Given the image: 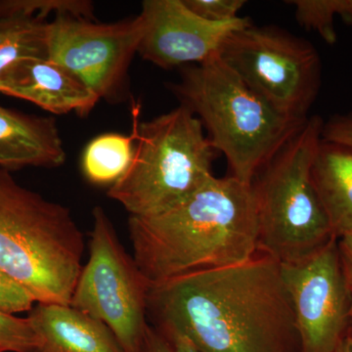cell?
Segmentation results:
<instances>
[{
  "label": "cell",
  "instance_id": "obj_1",
  "mask_svg": "<svg viewBox=\"0 0 352 352\" xmlns=\"http://www.w3.org/2000/svg\"><path fill=\"white\" fill-rule=\"evenodd\" d=\"M147 317L199 352H300L280 264L265 254L150 285Z\"/></svg>",
  "mask_w": 352,
  "mask_h": 352
},
{
  "label": "cell",
  "instance_id": "obj_2",
  "mask_svg": "<svg viewBox=\"0 0 352 352\" xmlns=\"http://www.w3.org/2000/svg\"><path fill=\"white\" fill-rule=\"evenodd\" d=\"M133 259L150 285L226 267L258 254L252 184L212 176L191 195L153 217H129Z\"/></svg>",
  "mask_w": 352,
  "mask_h": 352
},
{
  "label": "cell",
  "instance_id": "obj_3",
  "mask_svg": "<svg viewBox=\"0 0 352 352\" xmlns=\"http://www.w3.org/2000/svg\"><path fill=\"white\" fill-rule=\"evenodd\" d=\"M170 89L201 120L231 176L247 184L307 122L279 112L219 56L183 69Z\"/></svg>",
  "mask_w": 352,
  "mask_h": 352
},
{
  "label": "cell",
  "instance_id": "obj_4",
  "mask_svg": "<svg viewBox=\"0 0 352 352\" xmlns=\"http://www.w3.org/2000/svg\"><path fill=\"white\" fill-rule=\"evenodd\" d=\"M83 234L71 210L0 168V268L38 303L69 305L82 270Z\"/></svg>",
  "mask_w": 352,
  "mask_h": 352
},
{
  "label": "cell",
  "instance_id": "obj_5",
  "mask_svg": "<svg viewBox=\"0 0 352 352\" xmlns=\"http://www.w3.org/2000/svg\"><path fill=\"white\" fill-rule=\"evenodd\" d=\"M129 168L108 196L131 217H153L175 207L212 177L217 152L201 120L180 104L155 119L136 122Z\"/></svg>",
  "mask_w": 352,
  "mask_h": 352
},
{
  "label": "cell",
  "instance_id": "obj_6",
  "mask_svg": "<svg viewBox=\"0 0 352 352\" xmlns=\"http://www.w3.org/2000/svg\"><path fill=\"white\" fill-rule=\"evenodd\" d=\"M324 122L308 118L252 182L258 214V254L295 263L333 236L311 178Z\"/></svg>",
  "mask_w": 352,
  "mask_h": 352
},
{
  "label": "cell",
  "instance_id": "obj_7",
  "mask_svg": "<svg viewBox=\"0 0 352 352\" xmlns=\"http://www.w3.org/2000/svg\"><path fill=\"white\" fill-rule=\"evenodd\" d=\"M89 258L69 305L110 329L124 352H143L150 284L120 244L101 207L94 210Z\"/></svg>",
  "mask_w": 352,
  "mask_h": 352
},
{
  "label": "cell",
  "instance_id": "obj_8",
  "mask_svg": "<svg viewBox=\"0 0 352 352\" xmlns=\"http://www.w3.org/2000/svg\"><path fill=\"white\" fill-rule=\"evenodd\" d=\"M220 59L279 112L307 120L321 87L316 48L279 28L250 24L234 32Z\"/></svg>",
  "mask_w": 352,
  "mask_h": 352
},
{
  "label": "cell",
  "instance_id": "obj_9",
  "mask_svg": "<svg viewBox=\"0 0 352 352\" xmlns=\"http://www.w3.org/2000/svg\"><path fill=\"white\" fill-rule=\"evenodd\" d=\"M144 32L140 15L112 24L74 15L47 25V58L89 88L99 100H126L129 69Z\"/></svg>",
  "mask_w": 352,
  "mask_h": 352
},
{
  "label": "cell",
  "instance_id": "obj_10",
  "mask_svg": "<svg viewBox=\"0 0 352 352\" xmlns=\"http://www.w3.org/2000/svg\"><path fill=\"white\" fill-rule=\"evenodd\" d=\"M300 352H333L351 325L352 292L338 239L295 263H279Z\"/></svg>",
  "mask_w": 352,
  "mask_h": 352
},
{
  "label": "cell",
  "instance_id": "obj_11",
  "mask_svg": "<svg viewBox=\"0 0 352 352\" xmlns=\"http://www.w3.org/2000/svg\"><path fill=\"white\" fill-rule=\"evenodd\" d=\"M139 15L144 32L138 54L163 69L201 64L219 56L234 32L252 24L242 17L210 22L192 12L183 0H145Z\"/></svg>",
  "mask_w": 352,
  "mask_h": 352
},
{
  "label": "cell",
  "instance_id": "obj_12",
  "mask_svg": "<svg viewBox=\"0 0 352 352\" xmlns=\"http://www.w3.org/2000/svg\"><path fill=\"white\" fill-rule=\"evenodd\" d=\"M0 94L32 102L55 115L82 117L99 101L75 76L48 58H30L7 69L0 76Z\"/></svg>",
  "mask_w": 352,
  "mask_h": 352
},
{
  "label": "cell",
  "instance_id": "obj_13",
  "mask_svg": "<svg viewBox=\"0 0 352 352\" xmlns=\"http://www.w3.org/2000/svg\"><path fill=\"white\" fill-rule=\"evenodd\" d=\"M28 318L38 340L34 352H124L107 326L71 305L38 303Z\"/></svg>",
  "mask_w": 352,
  "mask_h": 352
},
{
  "label": "cell",
  "instance_id": "obj_14",
  "mask_svg": "<svg viewBox=\"0 0 352 352\" xmlns=\"http://www.w3.org/2000/svg\"><path fill=\"white\" fill-rule=\"evenodd\" d=\"M66 161L63 140L52 118L25 115L0 105V168H53Z\"/></svg>",
  "mask_w": 352,
  "mask_h": 352
},
{
  "label": "cell",
  "instance_id": "obj_15",
  "mask_svg": "<svg viewBox=\"0 0 352 352\" xmlns=\"http://www.w3.org/2000/svg\"><path fill=\"white\" fill-rule=\"evenodd\" d=\"M311 178L333 236L352 233V147L321 138Z\"/></svg>",
  "mask_w": 352,
  "mask_h": 352
},
{
  "label": "cell",
  "instance_id": "obj_16",
  "mask_svg": "<svg viewBox=\"0 0 352 352\" xmlns=\"http://www.w3.org/2000/svg\"><path fill=\"white\" fill-rule=\"evenodd\" d=\"M131 133H105L92 139L82 157L83 175L96 185H110L124 175L132 162L135 149L139 109H133Z\"/></svg>",
  "mask_w": 352,
  "mask_h": 352
},
{
  "label": "cell",
  "instance_id": "obj_17",
  "mask_svg": "<svg viewBox=\"0 0 352 352\" xmlns=\"http://www.w3.org/2000/svg\"><path fill=\"white\" fill-rule=\"evenodd\" d=\"M47 25L39 18H0V76L30 58H47Z\"/></svg>",
  "mask_w": 352,
  "mask_h": 352
},
{
  "label": "cell",
  "instance_id": "obj_18",
  "mask_svg": "<svg viewBox=\"0 0 352 352\" xmlns=\"http://www.w3.org/2000/svg\"><path fill=\"white\" fill-rule=\"evenodd\" d=\"M51 14L94 19V6L87 0H0V18L25 17L46 20Z\"/></svg>",
  "mask_w": 352,
  "mask_h": 352
},
{
  "label": "cell",
  "instance_id": "obj_19",
  "mask_svg": "<svg viewBox=\"0 0 352 352\" xmlns=\"http://www.w3.org/2000/svg\"><path fill=\"white\" fill-rule=\"evenodd\" d=\"M288 3L295 7L298 24L309 31L316 32L328 43H336L333 0H293Z\"/></svg>",
  "mask_w": 352,
  "mask_h": 352
},
{
  "label": "cell",
  "instance_id": "obj_20",
  "mask_svg": "<svg viewBox=\"0 0 352 352\" xmlns=\"http://www.w3.org/2000/svg\"><path fill=\"white\" fill-rule=\"evenodd\" d=\"M38 340L29 318L0 310V351L34 352Z\"/></svg>",
  "mask_w": 352,
  "mask_h": 352
},
{
  "label": "cell",
  "instance_id": "obj_21",
  "mask_svg": "<svg viewBox=\"0 0 352 352\" xmlns=\"http://www.w3.org/2000/svg\"><path fill=\"white\" fill-rule=\"evenodd\" d=\"M36 302L34 296L0 268V310L9 314L31 311Z\"/></svg>",
  "mask_w": 352,
  "mask_h": 352
},
{
  "label": "cell",
  "instance_id": "obj_22",
  "mask_svg": "<svg viewBox=\"0 0 352 352\" xmlns=\"http://www.w3.org/2000/svg\"><path fill=\"white\" fill-rule=\"evenodd\" d=\"M192 12L210 22H226L239 17L244 0H183Z\"/></svg>",
  "mask_w": 352,
  "mask_h": 352
},
{
  "label": "cell",
  "instance_id": "obj_23",
  "mask_svg": "<svg viewBox=\"0 0 352 352\" xmlns=\"http://www.w3.org/2000/svg\"><path fill=\"white\" fill-rule=\"evenodd\" d=\"M321 138L352 147V113L333 116L324 122Z\"/></svg>",
  "mask_w": 352,
  "mask_h": 352
},
{
  "label": "cell",
  "instance_id": "obj_24",
  "mask_svg": "<svg viewBox=\"0 0 352 352\" xmlns=\"http://www.w3.org/2000/svg\"><path fill=\"white\" fill-rule=\"evenodd\" d=\"M143 352H199L185 340L171 339L162 335L152 326L146 333Z\"/></svg>",
  "mask_w": 352,
  "mask_h": 352
},
{
  "label": "cell",
  "instance_id": "obj_25",
  "mask_svg": "<svg viewBox=\"0 0 352 352\" xmlns=\"http://www.w3.org/2000/svg\"><path fill=\"white\" fill-rule=\"evenodd\" d=\"M338 249L344 276L352 292V233L338 239Z\"/></svg>",
  "mask_w": 352,
  "mask_h": 352
},
{
  "label": "cell",
  "instance_id": "obj_26",
  "mask_svg": "<svg viewBox=\"0 0 352 352\" xmlns=\"http://www.w3.org/2000/svg\"><path fill=\"white\" fill-rule=\"evenodd\" d=\"M336 16H340L347 24L352 25V0H333Z\"/></svg>",
  "mask_w": 352,
  "mask_h": 352
},
{
  "label": "cell",
  "instance_id": "obj_27",
  "mask_svg": "<svg viewBox=\"0 0 352 352\" xmlns=\"http://www.w3.org/2000/svg\"><path fill=\"white\" fill-rule=\"evenodd\" d=\"M333 352H352V336L351 330L349 333L342 340L339 346L335 349Z\"/></svg>",
  "mask_w": 352,
  "mask_h": 352
},
{
  "label": "cell",
  "instance_id": "obj_28",
  "mask_svg": "<svg viewBox=\"0 0 352 352\" xmlns=\"http://www.w3.org/2000/svg\"><path fill=\"white\" fill-rule=\"evenodd\" d=\"M351 333L352 336V310H351Z\"/></svg>",
  "mask_w": 352,
  "mask_h": 352
},
{
  "label": "cell",
  "instance_id": "obj_29",
  "mask_svg": "<svg viewBox=\"0 0 352 352\" xmlns=\"http://www.w3.org/2000/svg\"><path fill=\"white\" fill-rule=\"evenodd\" d=\"M0 352H1V351H0Z\"/></svg>",
  "mask_w": 352,
  "mask_h": 352
}]
</instances>
